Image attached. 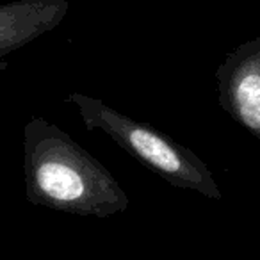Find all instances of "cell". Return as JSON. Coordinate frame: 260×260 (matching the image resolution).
Instances as JSON below:
<instances>
[{
  "label": "cell",
  "mask_w": 260,
  "mask_h": 260,
  "mask_svg": "<svg viewBox=\"0 0 260 260\" xmlns=\"http://www.w3.org/2000/svg\"><path fill=\"white\" fill-rule=\"evenodd\" d=\"M27 200L73 216L109 217L130 200L114 175L61 126L34 116L23 126Z\"/></svg>",
  "instance_id": "obj_1"
},
{
  "label": "cell",
  "mask_w": 260,
  "mask_h": 260,
  "mask_svg": "<svg viewBox=\"0 0 260 260\" xmlns=\"http://www.w3.org/2000/svg\"><path fill=\"white\" fill-rule=\"evenodd\" d=\"M66 104L75 105L87 130H102L130 157L173 187L196 191L210 200L223 198L209 166L194 152L150 123L138 121L82 93H70Z\"/></svg>",
  "instance_id": "obj_2"
},
{
  "label": "cell",
  "mask_w": 260,
  "mask_h": 260,
  "mask_svg": "<svg viewBox=\"0 0 260 260\" xmlns=\"http://www.w3.org/2000/svg\"><path fill=\"white\" fill-rule=\"evenodd\" d=\"M216 79L223 111L260 141V36L226 54Z\"/></svg>",
  "instance_id": "obj_3"
},
{
  "label": "cell",
  "mask_w": 260,
  "mask_h": 260,
  "mask_svg": "<svg viewBox=\"0 0 260 260\" xmlns=\"http://www.w3.org/2000/svg\"><path fill=\"white\" fill-rule=\"evenodd\" d=\"M68 11V0H13L0 4V59L54 30Z\"/></svg>",
  "instance_id": "obj_4"
}]
</instances>
